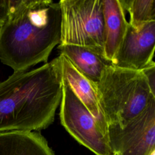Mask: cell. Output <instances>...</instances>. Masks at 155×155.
I'll list each match as a JSON object with an SVG mask.
<instances>
[{
    "label": "cell",
    "mask_w": 155,
    "mask_h": 155,
    "mask_svg": "<svg viewBox=\"0 0 155 155\" xmlns=\"http://www.w3.org/2000/svg\"><path fill=\"white\" fill-rule=\"evenodd\" d=\"M59 57L39 68L14 72L0 82V133L36 131L54 121L62 93Z\"/></svg>",
    "instance_id": "obj_1"
},
{
    "label": "cell",
    "mask_w": 155,
    "mask_h": 155,
    "mask_svg": "<svg viewBox=\"0 0 155 155\" xmlns=\"http://www.w3.org/2000/svg\"><path fill=\"white\" fill-rule=\"evenodd\" d=\"M59 2L16 0L7 21L0 26V61L14 72L47 63L61 41Z\"/></svg>",
    "instance_id": "obj_2"
},
{
    "label": "cell",
    "mask_w": 155,
    "mask_h": 155,
    "mask_svg": "<svg viewBox=\"0 0 155 155\" xmlns=\"http://www.w3.org/2000/svg\"><path fill=\"white\" fill-rule=\"evenodd\" d=\"M95 87L108 126L122 127L155 99L142 70L123 68L111 64L105 67Z\"/></svg>",
    "instance_id": "obj_3"
},
{
    "label": "cell",
    "mask_w": 155,
    "mask_h": 155,
    "mask_svg": "<svg viewBox=\"0 0 155 155\" xmlns=\"http://www.w3.org/2000/svg\"><path fill=\"white\" fill-rule=\"evenodd\" d=\"M59 3L61 12L60 44L84 47L104 56L102 0H61Z\"/></svg>",
    "instance_id": "obj_4"
},
{
    "label": "cell",
    "mask_w": 155,
    "mask_h": 155,
    "mask_svg": "<svg viewBox=\"0 0 155 155\" xmlns=\"http://www.w3.org/2000/svg\"><path fill=\"white\" fill-rule=\"evenodd\" d=\"M62 82L59 113L62 125L77 142L96 155H112L108 139L96 119L63 77Z\"/></svg>",
    "instance_id": "obj_5"
},
{
    "label": "cell",
    "mask_w": 155,
    "mask_h": 155,
    "mask_svg": "<svg viewBox=\"0 0 155 155\" xmlns=\"http://www.w3.org/2000/svg\"><path fill=\"white\" fill-rule=\"evenodd\" d=\"M112 155H150L155 151V99L122 127L108 126Z\"/></svg>",
    "instance_id": "obj_6"
},
{
    "label": "cell",
    "mask_w": 155,
    "mask_h": 155,
    "mask_svg": "<svg viewBox=\"0 0 155 155\" xmlns=\"http://www.w3.org/2000/svg\"><path fill=\"white\" fill-rule=\"evenodd\" d=\"M155 21L137 30L129 24L122 42L111 64L123 68L142 70L155 64Z\"/></svg>",
    "instance_id": "obj_7"
},
{
    "label": "cell",
    "mask_w": 155,
    "mask_h": 155,
    "mask_svg": "<svg viewBox=\"0 0 155 155\" xmlns=\"http://www.w3.org/2000/svg\"><path fill=\"white\" fill-rule=\"evenodd\" d=\"M59 57L63 78L96 119L102 132L108 137V124L101 111L94 84L82 75L65 56L60 54Z\"/></svg>",
    "instance_id": "obj_8"
},
{
    "label": "cell",
    "mask_w": 155,
    "mask_h": 155,
    "mask_svg": "<svg viewBox=\"0 0 155 155\" xmlns=\"http://www.w3.org/2000/svg\"><path fill=\"white\" fill-rule=\"evenodd\" d=\"M104 21V57L112 63L125 35L128 22L119 0H102Z\"/></svg>",
    "instance_id": "obj_9"
},
{
    "label": "cell",
    "mask_w": 155,
    "mask_h": 155,
    "mask_svg": "<svg viewBox=\"0 0 155 155\" xmlns=\"http://www.w3.org/2000/svg\"><path fill=\"white\" fill-rule=\"evenodd\" d=\"M0 155H55L45 138L38 131L0 133Z\"/></svg>",
    "instance_id": "obj_10"
},
{
    "label": "cell",
    "mask_w": 155,
    "mask_h": 155,
    "mask_svg": "<svg viewBox=\"0 0 155 155\" xmlns=\"http://www.w3.org/2000/svg\"><path fill=\"white\" fill-rule=\"evenodd\" d=\"M61 54L65 56L73 65L94 85L99 81L105 67L111 64L102 55L79 45L59 44Z\"/></svg>",
    "instance_id": "obj_11"
},
{
    "label": "cell",
    "mask_w": 155,
    "mask_h": 155,
    "mask_svg": "<svg viewBox=\"0 0 155 155\" xmlns=\"http://www.w3.org/2000/svg\"><path fill=\"white\" fill-rule=\"evenodd\" d=\"M130 15L128 24L137 30L145 24L155 21V0H119Z\"/></svg>",
    "instance_id": "obj_12"
},
{
    "label": "cell",
    "mask_w": 155,
    "mask_h": 155,
    "mask_svg": "<svg viewBox=\"0 0 155 155\" xmlns=\"http://www.w3.org/2000/svg\"><path fill=\"white\" fill-rule=\"evenodd\" d=\"M16 0H0V26L4 24L12 13Z\"/></svg>",
    "instance_id": "obj_13"
},
{
    "label": "cell",
    "mask_w": 155,
    "mask_h": 155,
    "mask_svg": "<svg viewBox=\"0 0 155 155\" xmlns=\"http://www.w3.org/2000/svg\"><path fill=\"white\" fill-rule=\"evenodd\" d=\"M142 71L148 80L151 91L155 94V64L147 67L144 69L142 70Z\"/></svg>",
    "instance_id": "obj_14"
},
{
    "label": "cell",
    "mask_w": 155,
    "mask_h": 155,
    "mask_svg": "<svg viewBox=\"0 0 155 155\" xmlns=\"http://www.w3.org/2000/svg\"><path fill=\"white\" fill-rule=\"evenodd\" d=\"M150 155H155V151H153V153H151Z\"/></svg>",
    "instance_id": "obj_15"
}]
</instances>
